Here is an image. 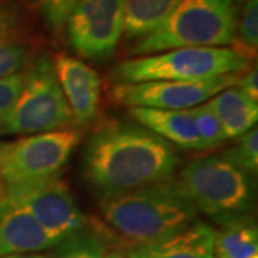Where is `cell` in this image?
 Wrapping results in <instances>:
<instances>
[{
    "instance_id": "6da1fadb",
    "label": "cell",
    "mask_w": 258,
    "mask_h": 258,
    "mask_svg": "<svg viewBox=\"0 0 258 258\" xmlns=\"http://www.w3.org/2000/svg\"><path fill=\"white\" fill-rule=\"evenodd\" d=\"M83 174L102 197L171 181L179 157L169 142L126 120H108L83 148Z\"/></svg>"
},
{
    "instance_id": "7a4b0ae2",
    "label": "cell",
    "mask_w": 258,
    "mask_h": 258,
    "mask_svg": "<svg viewBox=\"0 0 258 258\" xmlns=\"http://www.w3.org/2000/svg\"><path fill=\"white\" fill-rule=\"evenodd\" d=\"M99 210L129 244H152L172 237L197 221L198 214L172 179L102 197Z\"/></svg>"
},
{
    "instance_id": "3957f363",
    "label": "cell",
    "mask_w": 258,
    "mask_h": 258,
    "mask_svg": "<svg viewBox=\"0 0 258 258\" xmlns=\"http://www.w3.org/2000/svg\"><path fill=\"white\" fill-rule=\"evenodd\" d=\"M238 0H179L164 23L135 42L132 56L152 55L176 47L234 45Z\"/></svg>"
},
{
    "instance_id": "277c9868",
    "label": "cell",
    "mask_w": 258,
    "mask_h": 258,
    "mask_svg": "<svg viewBox=\"0 0 258 258\" xmlns=\"http://www.w3.org/2000/svg\"><path fill=\"white\" fill-rule=\"evenodd\" d=\"M176 184L197 211L218 224L248 215L254 205L251 175L222 155L188 162L181 169Z\"/></svg>"
},
{
    "instance_id": "5b68a950",
    "label": "cell",
    "mask_w": 258,
    "mask_h": 258,
    "mask_svg": "<svg viewBox=\"0 0 258 258\" xmlns=\"http://www.w3.org/2000/svg\"><path fill=\"white\" fill-rule=\"evenodd\" d=\"M248 66L249 59L234 47H176L125 59L113 68L111 79L118 83L204 81L242 74Z\"/></svg>"
},
{
    "instance_id": "8992f818",
    "label": "cell",
    "mask_w": 258,
    "mask_h": 258,
    "mask_svg": "<svg viewBox=\"0 0 258 258\" xmlns=\"http://www.w3.org/2000/svg\"><path fill=\"white\" fill-rule=\"evenodd\" d=\"M81 137L79 129L66 128L0 142V179L5 189H22L59 178Z\"/></svg>"
},
{
    "instance_id": "52a82bcc",
    "label": "cell",
    "mask_w": 258,
    "mask_h": 258,
    "mask_svg": "<svg viewBox=\"0 0 258 258\" xmlns=\"http://www.w3.org/2000/svg\"><path fill=\"white\" fill-rule=\"evenodd\" d=\"M72 123L74 116L57 81L53 59L37 56L25 69L22 91L2 132L25 137L66 129Z\"/></svg>"
},
{
    "instance_id": "ba28073f",
    "label": "cell",
    "mask_w": 258,
    "mask_h": 258,
    "mask_svg": "<svg viewBox=\"0 0 258 258\" xmlns=\"http://www.w3.org/2000/svg\"><path fill=\"white\" fill-rule=\"evenodd\" d=\"M123 0H81L66 20L68 43L88 60H109L123 35Z\"/></svg>"
},
{
    "instance_id": "9c48e42d",
    "label": "cell",
    "mask_w": 258,
    "mask_h": 258,
    "mask_svg": "<svg viewBox=\"0 0 258 258\" xmlns=\"http://www.w3.org/2000/svg\"><path fill=\"white\" fill-rule=\"evenodd\" d=\"M241 74L224 75L204 81H151L138 83H116L111 95L128 108L155 109H191L227 88L237 85Z\"/></svg>"
},
{
    "instance_id": "30bf717a",
    "label": "cell",
    "mask_w": 258,
    "mask_h": 258,
    "mask_svg": "<svg viewBox=\"0 0 258 258\" xmlns=\"http://www.w3.org/2000/svg\"><path fill=\"white\" fill-rule=\"evenodd\" d=\"M6 197L23 207L57 244L88 227V220L71 188L59 178L29 188L10 189Z\"/></svg>"
},
{
    "instance_id": "8fae6325",
    "label": "cell",
    "mask_w": 258,
    "mask_h": 258,
    "mask_svg": "<svg viewBox=\"0 0 258 258\" xmlns=\"http://www.w3.org/2000/svg\"><path fill=\"white\" fill-rule=\"evenodd\" d=\"M57 81L76 125L91 123L99 111L102 79L99 74L82 60L69 55L53 59Z\"/></svg>"
},
{
    "instance_id": "7c38bea8",
    "label": "cell",
    "mask_w": 258,
    "mask_h": 258,
    "mask_svg": "<svg viewBox=\"0 0 258 258\" xmlns=\"http://www.w3.org/2000/svg\"><path fill=\"white\" fill-rule=\"evenodd\" d=\"M57 245L23 207L5 197L0 203V257L42 252Z\"/></svg>"
},
{
    "instance_id": "4fadbf2b",
    "label": "cell",
    "mask_w": 258,
    "mask_h": 258,
    "mask_svg": "<svg viewBox=\"0 0 258 258\" xmlns=\"http://www.w3.org/2000/svg\"><path fill=\"white\" fill-rule=\"evenodd\" d=\"M119 258H214V231L195 221L185 230L152 244H128L115 251Z\"/></svg>"
},
{
    "instance_id": "5bb4252c",
    "label": "cell",
    "mask_w": 258,
    "mask_h": 258,
    "mask_svg": "<svg viewBox=\"0 0 258 258\" xmlns=\"http://www.w3.org/2000/svg\"><path fill=\"white\" fill-rule=\"evenodd\" d=\"M129 113L142 126L186 151H201V141L191 109L129 108Z\"/></svg>"
},
{
    "instance_id": "9a60e30c",
    "label": "cell",
    "mask_w": 258,
    "mask_h": 258,
    "mask_svg": "<svg viewBox=\"0 0 258 258\" xmlns=\"http://www.w3.org/2000/svg\"><path fill=\"white\" fill-rule=\"evenodd\" d=\"M207 103L220 120L227 139L240 138L257 123L258 102L251 99L237 85L217 93Z\"/></svg>"
},
{
    "instance_id": "2e32d148",
    "label": "cell",
    "mask_w": 258,
    "mask_h": 258,
    "mask_svg": "<svg viewBox=\"0 0 258 258\" xmlns=\"http://www.w3.org/2000/svg\"><path fill=\"white\" fill-rule=\"evenodd\" d=\"M179 0H123V35L138 42L157 30Z\"/></svg>"
},
{
    "instance_id": "e0dca14e",
    "label": "cell",
    "mask_w": 258,
    "mask_h": 258,
    "mask_svg": "<svg viewBox=\"0 0 258 258\" xmlns=\"http://www.w3.org/2000/svg\"><path fill=\"white\" fill-rule=\"evenodd\" d=\"M214 231V258H249L257 255L258 230L248 215L220 224Z\"/></svg>"
},
{
    "instance_id": "ac0fdd59",
    "label": "cell",
    "mask_w": 258,
    "mask_h": 258,
    "mask_svg": "<svg viewBox=\"0 0 258 258\" xmlns=\"http://www.w3.org/2000/svg\"><path fill=\"white\" fill-rule=\"evenodd\" d=\"M106 244L108 241L103 237V232L86 227L81 232L59 242L47 258H106Z\"/></svg>"
},
{
    "instance_id": "d6986e66",
    "label": "cell",
    "mask_w": 258,
    "mask_h": 258,
    "mask_svg": "<svg viewBox=\"0 0 258 258\" xmlns=\"http://www.w3.org/2000/svg\"><path fill=\"white\" fill-rule=\"evenodd\" d=\"M258 47V0H244L238 6L234 49L247 59L255 57Z\"/></svg>"
},
{
    "instance_id": "ffe728a7",
    "label": "cell",
    "mask_w": 258,
    "mask_h": 258,
    "mask_svg": "<svg viewBox=\"0 0 258 258\" xmlns=\"http://www.w3.org/2000/svg\"><path fill=\"white\" fill-rule=\"evenodd\" d=\"M191 112H192L197 131L201 141V151L214 149L227 141L220 120L214 115V112L207 102L191 108Z\"/></svg>"
},
{
    "instance_id": "44dd1931",
    "label": "cell",
    "mask_w": 258,
    "mask_h": 258,
    "mask_svg": "<svg viewBox=\"0 0 258 258\" xmlns=\"http://www.w3.org/2000/svg\"><path fill=\"white\" fill-rule=\"evenodd\" d=\"M222 157L227 158L231 164L238 166L247 174L252 175L258 168V132L257 126L249 129L238 138V142L225 151Z\"/></svg>"
},
{
    "instance_id": "7402d4cb",
    "label": "cell",
    "mask_w": 258,
    "mask_h": 258,
    "mask_svg": "<svg viewBox=\"0 0 258 258\" xmlns=\"http://www.w3.org/2000/svg\"><path fill=\"white\" fill-rule=\"evenodd\" d=\"M29 57L30 47L25 42L0 37V79L23 72Z\"/></svg>"
},
{
    "instance_id": "603a6c76",
    "label": "cell",
    "mask_w": 258,
    "mask_h": 258,
    "mask_svg": "<svg viewBox=\"0 0 258 258\" xmlns=\"http://www.w3.org/2000/svg\"><path fill=\"white\" fill-rule=\"evenodd\" d=\"M47 26L60 32L72 10L81 0H30Z\"/></svg>"
},
{
    "instance_id": "cb8c5ba5",
    "label": "cell",
    "mask_w": 258,
    "mask_h": 258,
    "mask_svg": "<svg viewBox=\"0 0 258 258\" xmlns=\"http://www.w3.org/2000/svg\"><path fill=\"white\" fill-rule=\"evenodd\" d=\"M23 82H25V71L9 78L0 79V128L18 101Z\"/></svg>"
},
{
    "instance_id": "d4e9b609",
    "label": "cell",
    "mask_w": 258,
    "mask_h": 258,
    "mask_svg": "<svg viewBox=\"0 0 258 258\" xmlns=\"http://www.w3.org/2000/svg\"><path fill=\"white\" fill-rule=\"evenodd\" d=\"M19 10L9 2H0V37H5L18 25Z\"/></svg>"
},
{
    "instance_id": "484cf974",
    "label": "cell",
    "mask_w": 258,
    "mask_h": 258,
    "mask_svg": "<svg viewBox=\"0 0 258 258\" xmlns=\"http://www.w3.org/2000/svg\"><path fill=\"white\" fill-rule=\"evenodd\" d=\"M237 86L240 88L245 95H248L251 99H258V72L257 68L249 69L247 74H241L238 78Z\"/></svg>"
},
{
    "instance_id": "4316f807",
    "label": "cell",
    "mask_w": 258,
    "mask_h": 258,
    "mask_svg": "<svg viewBox=\"0 0 258 258\" xmlns=\"http://www.w3.org/2000/svg\"><path fill=\"white\" fill-rule=\"evenodd\" d=\"M0 258H47L45 254L40 252H30V254H12V255H3Z\"/></svg>"
},
{
    "instance_id": "83f0119b",
    "label": "cell",
    "mask_w": 258,
    "mask_h": 258,
    "mask_svg": "<svg viewBox=\"0 0 258 258\" xmlns=\"http://www.w3.org/2000/svg\"><path fill=\"white\" fill-rule=\"evenodd\" d=\"M5 197H6V189H5V185L2 182V179H0V203L5 200Z\"/></svg>"
},
{
    "instance_id": "f1b7e54d",
    "label": "cell",
    "mask_w": 258,
    "mask_h": 258,
    "mask_svg": "<svg viewBox=\"0 0 258 258\" xmlns=\"http://www.w3.org/2000/svg\"><path fill=\"white\" fill-rule=\"evenodd\" d=\"M106 258H119V257H118V254H116L115 251H112V252H109V254L106 255Z\"/></svg>"
},
{
    "instance_id": "f546056e",
    "label": "cell",
    "mask_w": 258,
    "mask_h": 258,
    "mask_svg": "<svg viewBox=\"0 0 258 258\" xmlns=\"http://www.w3.org/2000/svg\"><path fill=\"white\" fill-rule=\"evenodd\" d=\"M249 258H258V255H252V257H249Z\"/></svg>"
}]
</instances>
